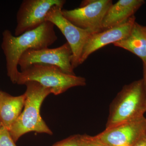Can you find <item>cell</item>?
Returning a JSON list of instances; mask_svg holds the SVG:
<instances>
[{"mask_svg": "<svg viewBox=\"0 0 146 146\" xmlns=\"http://www.w3.org/2000/svg\"><path fill=\"white\" fill-rule=\"evenodd\" d=\"M54 26L46 21L37 28L18 36H14L8 30L3 32L1 48L5 56L7 76L13 83L17 82L18 61L25 52L48 48L57 40Z\"/></svg>", "mask_w": 146, "mask_h": 146, "instance_id": "obj_1", "label": "cell"}, {"mask_svg": "<svg viewBox=\"0 0 146 146\" xmlns=\"http://www.w3.org/2000/svg\"><path fill=\"white\" fill-rule=\"evenodd\" d=\"M25 94V101L23 110L9 130L16 143L21 136L29 132H35L52 135L40 115V108L45 99L52 94L51 89L35 82H29Z\"/></svg>", "mask_w": 146, "mask_h": 146, "instance_id": "obj_2", "label": "cell"}, {"mask_svg": "<svg viewBox=\"0 0 146 146\" xmlns=\"http://www.w3.org/2000/svg\"><path fill=\"white\" fill-rule=\"evenodd\" d=\"M146 112V92L143 79L123 87L112 102L106 128L133 121L144 117Z\"/></svg>", "mask_w": 146, "mask_h": 146, "instance_id": "obj_3", "label": "cell"}, {"mask_svg": "<svg viewBox=\"0 0 146 146\" xmlns=\"http://www.w3.org/2000/svg\"><path fill=\"white\" fill-rule=\"evenodd\" d=\"M29 82L50 88L54 95L63 94L72 87L86 85L84 78L67 74L57 66L47 64H33L19 72L16 84L25 85Z\"/></svg>", "mask_w": 146, "mask_h": 146, "instance_id": "obj_4", "label": "cell"}, {"mask_svg": "<svg viewBox=\"0 0 146 146\" xmlns=\"http://www.w3.org/2000/svg\"><path fill=\"white\" fill-rule=\"evenodd\" d=\"M112 4L111 0H86L82 2L79 8L63 9L61 13L64 18L76 26L94 34L102 31L103 21Z\"/></svg>", "mask_w": 146, "mask_h": 146, "instance_id": "obj_5", "label": "cell"}, {"mask_svg": "<svg viewBox=\"0 0 146 146\" xmlns=\"http://www.w3.org/2000/svg\"><path fill=\"white\" fill-rule=\"evenodd\" d=\"M72 52L68 42L55 48L31 49L25 52L18 61L21 70L33 64H47L57 66L64 72L75 75L72 65Z\"/></svg>", "mask_w": 146, "mask_h": 146, "instance_id": "obj_6", "label": "cell"}, {"mask_svg": "<svg viewBox=\"0 0 146 146\" xmlns=\"http://www.w3.org/2000/svg\"><path fill=\"white\" fill-rule=\"evenodd\" d=\"M62 8L59 6L53 7L47 13L45 21L53 24L65 36L72 52V65L74 69L80 65L84 47L89 36L93 33L89 30L76 26L64 18L61 13Z\"/></svg>", "mask_w": 146, "mask_h": 146, "instance_id": "obj_7", "label": "cell"}, {"mask_svg": "<svg viewBox=\"0 0 146 146\" xmlns=\"http://www.w3.org/2000/svg\"><path fill=\"white\" fill-rule=\"evenodd\" d=\"M64 0H24L16 15L17 25L15 36H18L40 26L45 21V17L54 6L63 7Z\"/></svg>", "mask_w": 146, "mask_h": 146, "instance_id": "obj_8", "label": "cell"}, {"mask_svg": "<svg viewBox=\"0 0 146 146\" xmlns=\"http://www.w3.org/2000/svg\"><path fill=\"white\" fill-rule=\"evenodd\" d=\"M146 135V118L124 123L105 130L96 135L108 146H131Z\"/></svg>", "mask_w": 146, "mask_h": 146, "instance_id": "obj_9", "label": "cell"}, {"mask_svg": "<svg viewBox=\"0 0 146 146\" xmlns=\"http://www.w3.org/2000/svg\"><path fill=\"white\" fill-rule=\"evenodd\" d=\"M135 22L136 17L133 16L121 25L91 35L84 47L80 65L96 51L125 38L129 34Z\"/></svg>", "mask_w": 146, "mask_h": 146, "instance_id": "obj_10", "label": "cell"}, {"mask_svg": "<svg viewBox=\"0 0 146 146\" xmlns=\"http://www.w3.org/2000/svg\"><path fill=\"white\" fill-rule=\"evenodd\" d=\"M144 3L143 0H119L112 4L103 21L102 31L123 23L134 16Z\"/></svg>", "mask_w": 146, "mask_h": 146, "instance_id": "obj_11", "label": "cell"}, {"mask_svg": "<svg viewBox=\"0 0 146 146\" xmlns=\"http://www.w3.org/2000/svg\"><path fill=\"white\" fill-rule=\"evenodd\" d=\"M25 94L13 96L1 91L0 94V121L8 129L15 123L22 112L25 105Z\"/></svg>", "mask_w": 146, "mask_h": 146, "instance_id": "obj_12", "label": "cell"}, {"mask_svg": "<svg viewBox=\"0 0 146 146\" xmlns=\"http://www.w3.org/2000/svg\"><path fill=\"white\" fill-rule=\"evenodd\" d=\"M115 46L122 48L140 58L146 64V30L135 22L127 36L114 43Z\"/></svg>", "mask_w": 146, "mask_h": 146, "instance_id": "obj_13", "label": "cell"}, {"mask_svg": "<svg viewBox=\"0 0 146 146\" xmlns=\"http://www.w3.org/2000/svg\"><path fill=\"white\" fill-rule=\"evenodd\" d=\"M79 146H108L96 136H92L84 134L79 136Z\"/></svg>", "mask_w": 146, "mask_h": 146, "instance_id": "obj_14", "label": "cell"}, {"mask_svg": "<svg viewBox=\"0 0 146 146\" xmlns=\"http://www.w3.org/2000/svg\"><path fill=\"white\" fill-rule=\"evenodd\" d=\"M0 146H16L8 129L3 126L0 129Z\"/></svg>", "mask_w": 146, "mask_h": 146, "instance_id": "obj_15", "label": "cell"}, {"mask_svg": "<svg viewBox=\"0 0 146 146\" xmlns=\"http://www.w3.org/2000/svg\"><path fill=\"white\" fill-rule=\"evenodd\" d=\"M80 135H74L70 136L56 143L52 146H79V139Z\"/></svg>", "mask_w": 146, "mask_h": 146, "instance_id": "obj_16", "label": "cell"}, {"mask_svg": "<svg viewBox=\"0 0 146 146\" xmlns=\"http://www.w3.org/2000/svg\"><path fill=\"white\" fill-rule=\"evenodd\" d=\"M131 146H146V135Z\"/></svg>", "mask_w": 146, "mask_h": 146, "instance_id": "obj_17", "label": "cell"}, {"mask_svg": "<svg viewBox=\"0 0 146 146\" xmlns=\"http://www.w3.org/2000/svg\"><path fill=\"white\" fill-rule=\"evenodd\" d=\"M143 79L145 83L146 92V64L143 63Z\"/></svg>", "mask_w": 146, "mask_h": 146, "instance_id": "obj_18", "label": "cell"}, {"mask_svg": "<svg viewBox=\"0 0 146 146\" xmlns=\"http://www.w3.org/2000/svg\"><path fill=\"white\" fill-rule=\"evenodd\" d=\"M2 127V125L1 123V121H0V129L1 128V127Z\"/></svg>", "mask_w": 146, "mask_h": 146, "instance_id": "obj_19", "label": "cell"}, {"mask_svg": "<svg viewBox=\"0 0 146 146\" xmlns=\"http://www.w3.org/2000/svg\"><path fill=\"white\" fill-rule=\"evenodd\" d=\"M129 146L126 145H121V146Z\"/></svg>", "mask_w": 146, "mask_h": 146, "instance_id": "obj_20", "label": "cell"}, {"mask_svg": "<svg viewBox=\"0 0 146 146\" xmlns=\"http://www.w3.org/2000/svg\"><path fill=\"white\" fill-rule=\"evenodd\" d=\"M145 29L146 30V27H145Z\"/></svg>", "mask_w": 146, "mask_h": 146, "instance_id": "obj_21", "label": "cell"}, {"mask_svg": "<svg viewBox=\"0 0 146 146\" xmlns=\"http://www.w3.org/2000/svg\"><path fill=\"white\" fill-rule=\"evenodd\" d=\"M1 91H0V94H1Z\"/></svg>", "mask_w": 146, "mask_h": 146, "instance_id": "obj_22", "label": "cell"}]
</instances>
